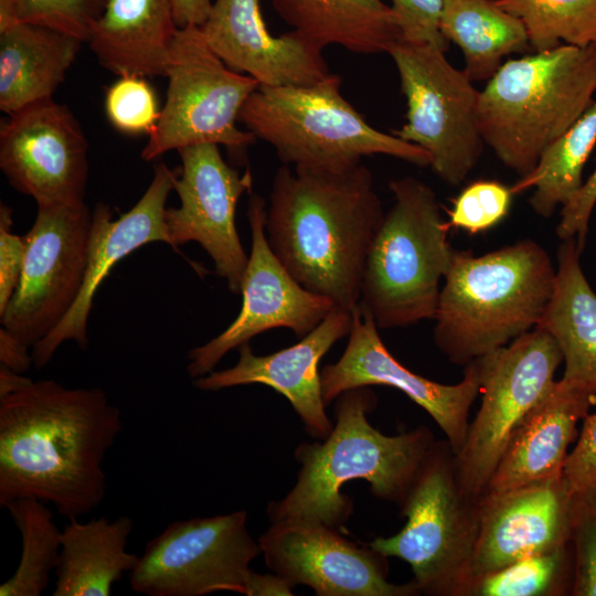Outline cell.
I'll use <instances>...</instances> for the list:
<instances>
[{"label":"cell","mask_w":596,"mask_h":596,"mask_svg":"<svg viewBox=\"0 0 596 596\" xmlns=\"http://www.w3.org/2000/svg\"><path fill=\"white\" fill-rule=\"evenodd\" d=\"M596 146V99L579 119L541 156L535 168L512 185L513 194L533 190L529 203L541 217H551L579 191L583 171Z\"/></svg>","instance_id":"cell-30"},{"label":"cell","mask_w":596,"mask_h":596,"mask_svg":"<svg viewBox=\"0 0 596 596\" xmlns=\"http://www.w3.org/2000/svg\"><path fill=\"white\" fill-rule=\"evenodd\" d=\"M351 312L352 326L343 354L320 372L326 406L343 392L360 386L397 389L436 422L457 455L467 437L470 408L480 394L478 360L465 365L462 380L457 384L432 381L414 373L392 355L373 317L360 304Z\"/></svg>","instance_id":"cell-17"},{"label":"cell","mask_w":596,"mask_h":596,"mask_svg":"<svg viewBox=\"0 0 596 596\" xmlns=\"http://www.w3.org/2000/svg\"><path fill=\"white\" fill-rule=\"evenodd\" d=\"M376 405L370 386L348 390L336 403L337 422L330 434L315 443H301L295 450L301 465L292 489L270 502L272 522L305 520L323 523L345 533L353 512L352 500L342 487L355 479L369 482L371 492L401 507L433 445L427 427L387 436L368 419Z\"/></svg>","instance_id":"cell-3"},{"label":"cell","mask_w":596,"mask_h":596,"mask_svg":"<svg viewBox=\"0 0 596 596\" xmlns=\"http://www.w3.org/2000/svg\"><path fill=\"white\" fill-rule=\"evenodd\" d=\"M575 494L558 477L479 499L468 584L515 561L571 543Z\"/></svg>","instance_id":"cell-19"},{"label":"cell","mask_w":596,"mask_h":596,"mask_svg":"<svg viewBox=\"0 0 596 596\" xmlns=\"http://www.w3.org/2000/svg\"><path fill=\"white\" fill-rule=\"evenodd\" d=\"M266 215L265 200L252 194L247 210L252 247L241 285V310L223 332L189 351L187 372L192 379L212 372L231 350L269 329L287 328L302 338L337 308L301 286L274 254L266 237Z\"/></svg>","instance_id":"cell-14"},{"label":"cell","mask_w":596,"mask_h":596,"mask_svg":"<svg viewBox=\"0 0 596 596\" xmlns=\"http://www.w3.org/2000/svg\"><path fill=\"white\" fill-rule=\"evenodd\" d=\"M12 211L0 206V315L10 302L22 274L25 243L23 236L11 232Z\"/></svg>","instance_id":"cell-39"},{"label":"cell","mask_w":596,"mask_h":596,"mask_svg":"<svg viewBox=\"0 0 596 596\" xmlns=\"http://www.w3.org/2000/svg\"><path fill=\"white\" fill-rule=\"evenodd\" d=\"M290 583L283 576L273 574H259L251 571L247 584L246 596H284L292 595Z\"/></svg>","instance_id":"cell-44"},{"label":"cell","mask_w":596,"mask_h":596,"mask_svg":"<svg viewBox=\"0 0 596 596\" xmlns=\"http://www.w3.org/2000/svg\"><path fill=\"white\" fill-rule=\"evenodd\" d=\"M18 2L19 0H0V31L19 22Z\"/></svg>","instance_id":"cell-46"},{"label":"cell","mask_w":596,"mask_h":596,"mask_svg":"<svg viewBox=\"0 0 596 596\" xmlns=\"http://www.w3.org/2000/svg\"><path fill=\"white\" fill-rule=\"evenodd\" d=\"M595 206L596 167L584 181L577 194L561 209L560 221L555 230L558 238L562 241L576 238L578 248L583 252Z\"/></svg>","instance_id":"cell-41"},{"label":"cell","mask_w":596,"mask_h":596,"mask_svg":"<svg viewBox=\"0 0 596 596\" xmlns=\"http://www.w3.org/2000/svg\"><path fill=\"white\" fill-rule=\"evenodd\" d=\"M4 508L20 532L22 553L13 575L0 585V595L40 596L57 565L62 531L46 503L38 499H15Z\"/></svg>","instance_id":"cell-31"},{"label":"cell","mask_w":596,"mask_h":596,"mask_svg":"<svg viewBox=\"0 0 596 596\" xmlns=\"http://www.w3.org/2000/svg\"><path fill=\"white\" fill-rule=\"evenodd\" d=\"M201 28L212 51L235 72L262 86L310 85L331 73L322 51L295 31L274 36L260 0H213Z\"/></svg>","instance_id":"cell-21"},{"label":"cell","mask_w":596,"mask_h":596,"mask_svg":"<svg viewBox=\"0 0 596 596\" xmlns=\"http://www.w3.org/2000/svg\"><path fill=\"white\" fill-rule=\"evenodd\" d=\"M577 240L562 241L553 291L538 323L558 345L562 380L596 396V292L581 265Z\"/></svg>","instance_id":"cell-25"},{"label":"cell","mask_w":596,"mask_h":596,"mask_svg":"<svg viewBox=\"0 0 596 596\" xmlns=\"http://www.w3.org/2000/svg\"><path fill=\"white\" fill-rule=\"evenodd\" d=\"M121 414L99 387L32 381L0 398V505L21 498L52 503L68 519L100 505L107 450Z\"/></svg>","instance_id":"cell-1"},{"label":"cell","mask_w":596,"mask_h":596,"mask_svg":"<svg viewBox=\"0 0 596 596\" xmlns=\"http://www.w3.org/2000/svg\"><path fill=\"white\" fill-rule=\"evenodd\" d=\"M212 3L213 0H171L178 28L202 26L210 14Z\"/></svg>","instance_id":"cell-43"},{"label":"cell","mask_w":596,"mask_h":596,"mask_svg":"<svg viewBox=\"0 0 596 596\" xmlns=\"http://www.w3.org/2000/svg\"><path fill=\"white\" fill-rule=\"evenodd\" d=\"M177 174L166 164L155 168L153 178L139 201L117 220L110 207L97 203L92 211L88 260L82 290L63 320L32 347L33 364L43 369L65 341L86 349L87 321L98 287L124 257L152 242L170 243L166 223V203Z\"/></svg>","instance_id":"cell-20"},{"label":"cell","mask_w":596,"mask_h":596,"mask_svg":"<svg viewBox=\"0 0 596 596\" xmlns=\"http://www.w3.org/2000/svg\"><path fill=\"white\" fill-rule=\"evenodd\" d=\"M32 380L22 376L6 365L0 366V398L13 394L30 384Z\"/></svg>","instance_id":"cell-45"},{"label":"cell","mask_w":596,"mask_h":596,"mask_svg":"<svg viewBox=\"0 0 596 596\" xmlns=\"http://www.w3.org/2000/svg\"><path fill=\"white\" fill-rule=\"evenodd\" d=\"M574 558L564 547L515 561L471 584L466 596H550L572 593Z\"/></svg>","instance_id":"cell-33"},{"label":"cell","mask_w":596,"mask_h":596,"mask_svg":"<svg viewBox=\"0 0 596 596\" xmlns=\"http://www.w3.org/2000/svg\"><path fill=\"white\" fill-rule=\"evenodd\" d=\"M278 15L321 51L339 45L358 54L387 53L402 40L398 19L382 0H272Z\"/></svg>","instance_id":"cell-27"},{"label":"cell","mask_w":596,"mask_h":596,"mask_svg":"<svg viewBox=\"0 0 596 596\" xmlns=\"http://www.w3.org/2000/svg\"><path fill=\"white\" fill-rule=\"evenodd\" d=\"M267 567L291 586L305 585L318 596H414L412 581H387V557L348 540L343 532L305 520L272 522L258 539Z\"/></svg>","instance_id":"cell-18"},{"label":"cell","mask_w":596,"mask_h":596,"mask_svg":"<svg viewBox=\"0 0 596 596\" xmlns=\"http://www.w3.org/2000/svg\"><path fill=\"white\" fill-rule=\"evenodd\" d=\"M595 210H596V206H595Z\"/></svg>","instance_id":"cell-47"},{"label":"cell","mask_w":596,"mask_h":596,"mask_svg":"<svg viewBox=\"0 0 596 596\" xmlns=\"http://www.w3.org/2000/svg\"><path fill=\"white\" fill-rule=\"evenodd\" d=\"M477 360L480 407L454 461L461 489L479 500L517 428L554 384L563 358L554 339L535 327Z\"/></svg>","instance_id":"cell-11"},{"label":"cell","mask_w":596,"mask_h":596,"mask_svg":"<svg viewBox=\"0 0 596 596\" xmlns=\"http://www.w3.org/2000/svg\"><path fill=\"white\" fill-rule=\"evenodd\" d=\"M340 87L334 74L310 85H259L244 103L238 121L269 143L286 166L337 171L375 155L430 166L423 148L368 124Z\"/></svg>","instance_id":"cell-6"},{"label":"cell","mask_w":596,"mask_h":596,"mask_svg":"<svg viewBox=\"0 0 596 596\" xmlns=\"http://www.w3.org/2000/svg\"><path fill=\"white\" fill-rule=\"evenodd\" d=\"M440 31L461 50L472 82L490 79L504 57L532 50L522 21L497 0H445Z\"/></svg>","instance_id":"cell-29"},{"label":"cell","mask_w":596,"mask_h":596,"mask_svg":"<svg viewBox=\"0 0 596 596\" xmlns=\"http://www.w3.org/2000/svg\"><path fill=\"white\" fill-rule=\"evenodd\" d=\"M525 26L531 49L596 44V0H497Z\"/></svg>","instance_id":"cell-32"},{"label":"cell","mask_w":596,"mask_h":596,"mask_svg":"<svg viewBox=\"0 0 596 596\" xmlns=\"http://www.w3.org/2000/svg\"><path fill=\"white\" fill-rule=\"evenodd\" d=\"M384 214L363 163L337 171L284 164L269 193L266 237L301 286L351 311Z\"/></svg>","instance_id":"cell-2"},{"label":"cell","mask_w":596,"mask_h":596,"mask_svg":"<svg viewBox=\"0 0 596 596\" xmlns=\"http://www.w3.org/2000/svg\"><path fill=\"white\" fill-rule=\"evenodd\" d=\"M83 42L60 30L17 22L0 31V109L9 115L51 98Z\"/></svg>","instance_id":"cell-26"},{"label":"cell","mask_w":596,"mask_h":596,"mask_svg":"<svg viewBox=\"0 0 596 596\" xmlns=\"http://www.w3.org/2000/svg\"><path fill=\"white\" fill-rule=\"evenodd\" d=\"M262 553L246 511L178 520L152 538L129 572L135 593L147 596L245 595L251 562Z\"/></svg>","instance_id":"cell-12"},{"label":"cell","mask_w":596,"mask_h":596,"mask_svg":"<svg viewBox=\"0 0 596 596\" xmlns=\"http://www.w3.org/2000/svg\"><path fill=\"white\" fill-rule=\"evenodd\" d=\"M105 109L110 124L130 135H150L161 113L153 89L140 76H120L106 93Z\"/></svg>","instance_id":"cell-34"},{"label":"cell","mask_w":596,"mask_h":596,"mask_svg":"<svg viewBox=\"0 0 596 596\" xmlns=\"http://www.w3.org/2000/svg\"><path fill=\"white\" fill-rule=\"evenodd\" d=\"M563 477L574 494L596 487V412L583 419L579 437L566 458Z\"/></svg>","instance_id":"cell-40"},{"label":"cell","mask_w":596,"mask_h":596,"mask_svg":"<svg viewBox=\"0 0 596 596\" xmlns=\"http://www.w3.org/2000/svg\"><path fill=\"white\" fill-rule=\"evenodd\" d=\"M351 326L352 312L336 308L294 345L256 355L249 342L245 343L238 348L240 359L234 366L193 379V385L202 391L248 384L269 386L289 401L311 437L323 439L333 426L326 413L319 362L350 333Z\"/></svg>","instance_id":"cell-22"},{"label":"cell","mask_w":596,"mask_h":596,"mask_svg":"<svg viewBox=\"0 0 596 596\" xmlns=\"http://www.w3.org/2000/svg\"><path fill=\"white\" fill-rule=\"evenodd\" d=\"M86 204H40L23 236L19 285L0 315L1 326L29 347L46 337L68 313L82 290L91 242Z\"/></svg>","instance_id":"cell-13"},{"label":"cell","mask_w":596,"mask_h":596,"mask_svg":"<svg viewBox=\"0 0 596 596\" xmlns=\"http://www.w3.org/2000/svg\"><path fill=\"white\" fill-rule=\"evenodd\" d=\"M171 0H107L88 44L120 76H166L178 33Z\"/></svg>","instance_id":"cell-24"},{"label":"cell","mask_w":596,"mask_h":596,"mask_svg":"<svg viewBox=\"0 0 596 596\" xmlns=\"http://www.w3.org/2000/svg\"><path fill=\"white\" fill-rule=\"evenodd\" d=\"M596 44H561L505 61L479 93L485 145L523 177L594 102Z\"/></svg>","instance_id":"cell-5"},{"label":"cell","mask_w":596,"mask_h":596,"mask_svg":"<svg viewBox=\"0 0 596 596\" xmlns=\"http://www.w3.org/2000/svg\"><path fill=\"white\" fill-rule=\"evenodd\" d=\"M166 76L167 99L141 151L143 160L201 143L243 149L254 142L256 137L236 123L244 103L259 84L226 66L200 26L178 30Z\"/></svg>","instance_id":"cell-10"},{"label":"cell","mask_w":596,"mask_h":596,"mask_svg":"<svg viewBox=\"0 0 596 596\" xmlns=\"http://www.w3.org/2000/svg\"><path fill=\"white\" fill-rule=\"evenodd\" d=\"M556 275L549 252L524 238L473 255L455 251L441 285L433 337L449 362L466 365L534 329Z\"/></svg>","instance_id":"cell-4"},{"label":"cell","mask_w":596,"mask_h":596,"mask_svg":"<svg viewBox=\"0 0 596 596\" xmlns=\"http://www.w3.org/2000/svg\"><path fill=\"white\" fill-rule=\"evenodd\" d=\"M401 29L402 40L423 43L447 51L449 42L440 31L445 0H391Z\"/></svg>","instance_id":"cell-38"},{"label":"cell","mask_w":596,"mask_h":596,"mask_svg":"<svg viewBox=\"0 0 596 596\" xmlns=\"http://www.w3.org/2000/svg\"><path fill=\"white\" fill-rule=\"evenodd\" d=\"M448 441H434L400 507L407 521L369 544L409 564L419 594L465 596L479 530V500L466 494Z\"/></svg>","instance_id":"cell-8"},{"label":"cell","mask_w":596,"mask_h":596,"mask_svg":"<svg viewBox=\"0 0 596 596\" xmlns=\"http://www.w3.org/2000/svg\"><path fill=\"white\" fill-rule=\"evenodd\" d=\"M0 129V168L36 204H85L88 143L67 106L53 97L9 115Z\"/></svg>","instance_id":"cell-15"},{"label":"cell","mask_w":596,"mask_h":596,"mask_svg":"<svg viewBox=\"0 0 596 596\" xmlns=\"http://www.w3.org/2000/svg\"><path fill=\"white\" fill-rule=\"evenodd\" d=\"M178 153L181 173L173 190L180 205L166 210L169 245L175 248L199 243L228 289L240 294L248 255L237 233L235 213L241 196L252 189V174L227 164L215 143L184 147Z\"/></svg>","instance_id":"cell-16"},{"label":"cell","mask_w":596,"mask_h":596,"mask_svg":"<svg viewBox=\"0 0 596 596\" xmlns=\"http://www.w3.org/2000/svg\"><path fill=\"white\" fill-rule=\"evenodd\" d=\"M387 53L407 105L406 123L393 135L428 152L429 167L446 184H461L485 146L478 123L480 92L436 46L400 40Z\"/></svg>","instance_id":"cell-9"},{"label":"cell","mask_w":596,"mask_h":596,"mask_svg":"<svg viewBox=\"0 0 596 596\" xmlns=\"http://www.w3.org/2000/svg\"><path fill=\"white\" fill-rule=\"evenodd\" d=\"M132 530L129 517L79 522L70 519L61 534L54 596H109L113 585L129 573L139 556L127 552Z\"/></svg>","instance_id":"cell-28"},{"label":"cell","mask_w":596,"mask_h":596,"mask_svg":"<svg viewBox=\"0 0 596 596\" xmlns=\"http://www.w3.org/2000/svg\"><path fill=\"white\" fill-rule=\"evenodd\" d=\"M390 189L394 202L370 247L359 302L380 329L435 318L455 253L449 223L428 184L404 177L392 180Z\"/></svg>","instance_id":"cell-7"},{"label":"cell","mask_w":596,"mask_h":596,"mask_svg":"<svg viewBox=\"0 0 596 596\" xmlns=\"http://www.w3.org/2000/svg\"><path fill=\"white\" fill-rule=\"evenodd\" d=\"M571 545L574 558L571 595L596 596V487L575 494Z\"/></svg>","instance_id":"cell-37"},{"label":"cell","mask_w":596,"mask_h":596,"mask_svg":"<svg viewBox=\"0 0 596 596\" xmlns=\"http://www.w3.org/2000/svg\"><path fill=\"white\" fill-rule=\"evenodd\" d=\"M596 396L564 380L526 415L511 437L485 493H501L563 476L576 426Z\"/></svg>","instance_id":"cell-23"},{"label":"cell","mask_w":596,"mask_h":596,"mask_svg":"<svg viewBox=\"0 0 596 596\" xmlns=\"http://www.w3.org/2000/svg\"><path fill=\"white\" fill-rule=\"evenodd\" d=\"M29 345L1 326L0 329V362L17 373L26 372L33 364Z\"/></svg>","instance_id":"cell-42"},{"label":"cell","mask_w":596,"mask_h":596,"mask_svg":"<svg viewBox=\"0 0 596 596\" xmlns=\"http://www.w3.org/2000/svg\"><path fill=\"white\" fill-rule=\"evenodd\" d=\"M107 0H19L18 21L50 26L88 42Z\"/></svg>","instance_id":"cell-36"},{"label":"cell","mask_w":596,"mask_h":596,"mask_svg":"<svg viewBox=\"0 0 596 596\" xmlns=\"http://www.w3.org/2000/svg\"><path fill=\"white\" fill-rule=\"evenodd\" d=\"M513 195L511 188L499 181H475L454 200L449 226L470 234L490 230L508 215Z\"/></svg>","instance_id":"cell-35"}]
</instances>
